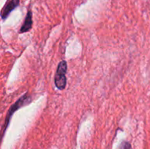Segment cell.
I'll use <instances>...</instances> for the list:
<instances>
[{"label": "cell", "mask_w": 150, "mask_h": 149, "mask_svg": "<svg viewBox=\"0 0 150 149\" xmlns=\"http://www.w3.org/2000/svg\"><path fill=\"white\" fill-rule=\"evenodd\" d=\"M67 70V64L65 61H62L59 63L57 70L54 77V83L57 89L63 90L65 89L67 84L66 72Z\"/></svg>", "instance_id": "1"}, {"label": "cell", "mask_w": 150, "mask_h": 149, "mask_svg": "<svg viewBox=\"0 0 150 149\" xmlns=\"http://www.w3.org/2000/svg\"><path fill=\"white\" fill-rule=\"evenodd\" d=\"M31 101H32L31 97L30 96H28L27 93H26L25 94H23V96H21V97L19 98V99H18V100L16 101V102H15V103L13 104L11 107H10V110H9L7 115H6V118H5V121H4V129H7V126H8L9 123H10V118H11L13 114L14 113V112H16L18 109L22 108V107L24 106V105L29 104V102H31Z\"/></svg>", "instance_id": "2"}, {"label": "cell", "mask_w": 150, "mask_h": 149, "mask_svg": "<svg viewBox=\"0 0 150 149\" xmlns=\"http://www.w3.org/2000/svg\"><path fill=\"white\" fill-rule=\"evenodd\" d=\"M19 4V0H10V1L6 4V5L4 6V7L3 8V10H1V18L3 20L7 18L8 17V15H10V13L13 11L14 9H16V7L18 6Z\"/></svg>", "instance_id": "3"}, {"label": "cell", "mask_w": 150, "mask_h": 149, "mask_svg": "<svg viewBox=\"0 0 150 149\" xmlns=\"http://www.w3.org/2000/svg\"><path fill=\"white\" fill-rule=\"evenodd\" d=\"M32 27V13L31 10H29L24 19L23 25L20 29V33H26L29 32Z\"/></svg>", "instance_id": "4"}, {"label": "cell", "mask_w": 150, "mask_h": 149, "mask_svg": "<svg viewBox=\"0 0 150 149\" xmlns=\"http://www.w3.org/2000/svg\"><path fill=\"white\" fill-rule=\"evenodd\" d=\"M122 149H132L131 145L127 142H124L122 143Z\"/></svg>", "instance_id": "5"}]
</instances>
